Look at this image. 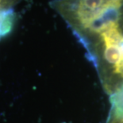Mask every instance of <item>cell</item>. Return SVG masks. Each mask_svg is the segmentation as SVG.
<instances>
[{"mask_svg":"<svg viewBox=\"0 0 123 123\" xmlns=\"http://www.w3.org/2000/svg\"><path fill=\"white\" fill-rule=\"evenodd\" d=\"M15 22V13L13 8L0 10V39L5 37L13 30Z\"/></svg>","mask_w":123,"mask_h":123,"instance_id":"2","label":"cell"},{"mask_svg":"<svg viewBox=\"0 0 123 123\" xmlns=\"http://www.w3.org/2000/svg\"><path fill=\"white\" fill-rule=\"evenodd\" d=\"M22 0H0V10L6 9V8H12L14 5L17 4Z\"/></svg>","mask_w":123,"mask_h":123,"instance_id":"4","label":"cell"},{"mask_svg":"<svg viewBox=\"0 0 123 123\" xmlns=\"http://www.w3.org/2000/svg\"><path fill=\"white\" fill-rule=\"evenodd\" d=\"M114 119L123 118V83L111 95Z\"/></svg>","mask_w":123,"mask_h":123,"instance_id":"3","label":"cell"},{"mask_svg":"<svg viewBox=\"0 0 123 123\" xmlns=\"http://www.w3.org/2000/svg\"><path fill=\"white\" fill-rule=\"evenodd\" d=\"M87 50L110 94L123 83V0L49 2Z\"/></svg>","mask_w":123,"mask_h":123,"instance_id":"1","label":"cell"}]
</instances>
